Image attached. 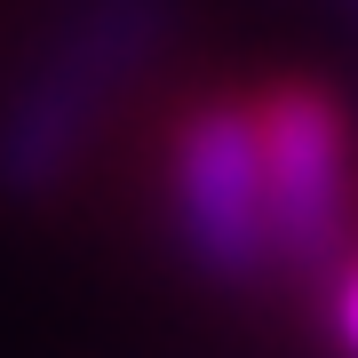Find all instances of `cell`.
Wrapping results in <instances>:
<instances>
[{
    "instance_id": "3",
    "label": "cell",
    "mask_w": 358,
    "mask_h": 358,
    "mask_svg": "<svg viewBox=\"0 0 358 358\" xmlns=\"http://www.w3.org/2000/svg\"><path fill=\"white\" fill-rule=\"evenodd\" d=\"M263 136L271 176V231H279V271L327 279L350 263V112L319 80H271L247 96Z\"/></svg>"
},
{
    "instance_id": "4",
    "label": "cell",
    "mask_w": 358,
    "mask_h": 358,
    "mask_svg": "<svg viewBox=\"0 0 358 358\" xmlns=\"http://www.w3.org/2000/svg\"><path fill=\"white\" fill-rule=\"evenodd\" d=\"M327 319H334V343L358 358V255L334 271V294H327Z\"/></svg>"
},
{
    "instance_id": "2",
    "label": "cell",
    "mask_w": 358,
    "mask_h": 358,
    "mask_svg": "<svg viewBox=\"0 0 358 358\" xmlns=\"http://www.w3.org/2000/svg\"><path fill=\"white\" fill-rule=\"evenodd\" d=\"M167 215L176 239L207 279L255 287L279 271V231H271V176H263V136L255 103L207 96L176 120L167 136Z\"/></svg>"
},
{
    "instance_id": "1",
    "label": "cell",
    "mask_w": 358,
    "mask_h": 358,
    "mask_svg": "<svg viewBox=\"0 0 358 358\" xmlns=\"http://www.w3.org/2000/svg\"><path fill=\"white\" fill-rule=\"evenodd\" d=\"M167 16L176 0H80L40 40V56L0 96V192L8 199H48L72 183L120 88L152 72Z\"/></svg>"
}]
</instances>
